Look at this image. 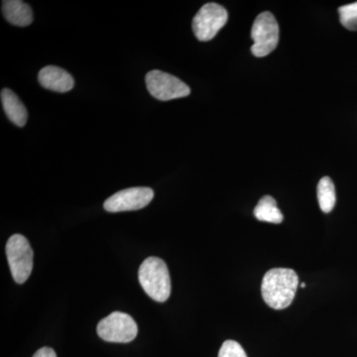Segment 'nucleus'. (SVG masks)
I'll use <instances>...</instances> for the list:
<instances>
[{
	"label": "nucleus",
	"mask_w": 357,
	"mask_h": 357,
	"mask_svg": "<svg viewBox=\"0 0 357 357\" xmlns=\"http://www.w3.org/2000/svg\"><path fill=\"white\" fill-rule=\"evenodd\" d=\"M299 286V277L290 268H275L263 277L261 294L268 306L286 309L292 304Z\"/></svg>",
	"instance_id": "nucleus-1"
},
{
	"label": "nucleus",
	"mask_w": 357,
	"mask_h": 357,
	"mask_svg": "<svg viewBox=\"0 0 357 357\" xmlns=\"http://www.w3.org/2000/svg\"><path fill=\"white\" fill-rule=\"evenodd\" d=\"M141 287L151 299L163 303L171 295V278L168 267L158 257H149L143 261L138 271Z\"/></svg>",
	"instance_id": "nucleus-2"
},
{
	"label": "nucleus",
	"mask_w": 357,
	"mask_h": 357,
	"mask_svg": "<svg viewBox=\"0 0 357 357\" xmlns=\"http://www.w3.org/2000/svg\"><path fill=\"white\" fill-rule=\"evenodd\" d=\"M6 256L14 281L25 283L33 269V250L29 241L21 234H14L7 241Z\"/></svg>",
	"instance_id": "nucleus-3"
},
{
	"label": "nucleus",
	"mask_w": 357,
	"mask_h": 357,
	"mask_svg": "<svg viewBox=\"0 0 357 357\" xmlns=\"http://www.w3.org/2000/svg\"><path fill=\"white\" fill-rule=\"evenodd\" d=\"M253 46L251 52L255 57L269 55L276 49L279 42V26L271 13H262L256 17L251 29Z\"/></svg>",
	"instance_id": "nucleus-4"
},
{
	"label": "nucleus",
	"mask_w": 357,
	"mask_h": 357,
	"mask_svg": "<svg viewBox=\"0 0 357 357\" xmlns=\"http://www.w3.org/2000/svg\"><path fill=\"white\" fill-rule=\"evenodd\" d=\"M96 332L105 342L126 344L136 337L138 326L129 314L114 312L98 323Z\"/></svg>",
	"instance_id": "nucleus-5"
},
{
	"label": "nucleus",
	"mask_w": 357,
	"mask_h": 357,
	"mask_svg": "<svg viewBox=\"0 0 357 357\" xmlns=\"http://www.w3.org/2000/svg\"><path fill=\"white\" fill-rule=\"evenodd\" d=\"M145 81L150 95L162 102L185 98L191 93V89L184 82L162 70H150Z\"/></svg>",
	"instance_id": "nucleus-6"
},
{
	"label": "nucleus",
	"mask_w": 357,
	"mask_h": 357,
	"mask_svg": "<svg viewBox=\"0 0 357 357\" xmlns=\"http://www.w3.org/2000/svg\"><path fill=\"white\" fill-rule=\"evenodd\" d=\"M229 13L218 3L204 4L192 20V31L199 41L215 38L218 31L227 24Z\"/></svg>",
	"instance_id": "nucleus-7"
},
{
	"label": "nucleus",
	"mask_w": 357,
	"mask_h": 357,
	"mask_svg": "<svg viewBox=\"0 0 357 357\" xmlns=\"http://www.w3.org/2000/svg\"><path fill=\"white\" fill-rule=\"evenodd\" d=\"M154 198V191L150 188L135 187L115 192L103 204L109 213L137 211L145 208Z\"/></svg>",
	"instance_id": "nucleus-8"
},
{
	"label": "nucleus",
	"mask_w": 357,
	"mask_h": 357,
	"mask_svg": "<svg viewBox=\"0 0 357 357\" xmlns=\"http://www.w3.org/2000/svg\"><path fill=\"white\" fill-rule=\"evenodd\" d=\"M38 81L43 88L56 93H67L75 86L74 79L69 73L56 66H47L40 70Z\"/></svg>",
	"instance_id": "nucleus-9"
},
{
	"label": "nucleus",
	"mask_w": 357,
	"mask_h": 357,
	"mask_svg": "<svg viewBox=\"0 0 357 357\" xmlns=\"http://www.w3.org/2000/svg\"><path fill=\"white\" fill-rule=\"evenodd\" d=\"M2 14L10 24L25 27L33 22L31 7L21 0L2 1Z\"/></svg>",
	"instance_id": "nucleus-10"
},
{
	"label": "nucleus",
	"mask_w": 357,
	"mask_h": 357,
	"mask_svg": "<svg viewBox=\"0 0 357 357\" xmlns=\"http://www.w3.org/2000/svg\"><path fill=\"white\" fill-rule=\"evenodd\" d=\"M1 102L9 121L15 126L23 128L28 119V112L20 98L9 89L1 91Z\"/></svg>",
	"instance_id": "nucleus-11"
},
{
	"label": "nucleus",
	"mask_w": 357,
	"mask_h": 357,
	"mask_svg": "<svg viewBox=\"0 0 357 357\" xmlns=\"http://www.w3.org/2000/svg\"><path fill=\"white\" fill-rule=\"evenodd\" d=\"M255 215L260 222L281 223L283 222V215L277 206L276 201L271 196H264L255 208Z\"/></svg>",
	"instance_id": "nucleus-12"
},
{
	"label": "nucleus",
	"mask_w": 357,
	"mask_h": 357,
	"mask_svg": "<svg viewBox=\"0 0 357 357\" xmlns=\"http://www.w3.org/2000/svg\"><path fill=\"white\" fill-rule=\"evenodd\" d=\"M317 195H318L321 210L326 213H331L335 208V202H337L335 185H333L332 178L324 177L319 180L318 188H317Z\"/></svg>",
	"instance_id": "nucleus-13"
},
{
	"label": "nucleus",
	"mask_w": 357,
	"mask_h": 357,
	"mask_svg": "<svg viewBox=\"0 0 357 357\" xmlns=\"http://www.w3.org/2000/svg\"><path fill=\"white\" fill-rule=\"evenodd\" d=\"M340 23L351 31H357V2L338 8Z\"/></svg>",
	"instance_id": "nucleus-14"
},
{
	"label": "nucleus",
	"mask_w": 357,
	"mask_h": 357,
	"mask_svg": "<svg viewBox=\"0 0 357 357\" xmlns=\"http://www.w3.org/2000/svg\"><path fill=\"white\" fill-rule=\"evenodd\" d=\"M218 357H248V356L238 342L234 340H227L220 347Z\"/></svg>",
	"instance_id": "nucleus-15"
},
{
	"label": "nucleus",
	"mask_w": 357,
	"mask_h": 357,
	"mask_svg": "<svg viewBox=\"0 0 357 357\" xmlns=\"http://www.w3.org/2000/svg\"><path fill=\"white\" fill-rule=\"evenodd\" d=\"M32 357H57L55 351L50 347H42L39 351L35 352Z\"/></svg>",
	"instance_id": "nucleus-16"
},
{
	"label": "nucleus",
	"mask_w": 357,
	"mask_h": 357,
	"mask_svg": "<svg viewBox=\"0 0 357 357\" xmlns=\"http://www.w3.org/2000/svg\"><path fill=\"white\" fill-rule=\"evenodd\" d=\"M300 286H301V288H305V287H306V284H305V283H301V284H300Z\"/></svg>",
	"instance_id": "nucleus-17"
}]
</instances>
